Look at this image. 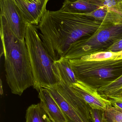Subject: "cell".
<instances>
[{"mask_svg": "<svg viewBox=\"0 0 122 122\" xmlns=\"http://www.w3.org/2000/svg\"><path fill=\"white\" fill-rule=\"evenodd\" d=\"M104 23L86 14L47 10L37 28L44 46L56 61L64 57L71 44L92 35Z\"/></svg>", "mask_w": 122, "mask_h": 122, "instance_id": "cell-1", "label": "cell"}, {"mask_svg": "<svg viewBox=\"0 0 122 122\" xmlns=\"http://www.w3.org/2000/svg\"><path fill=\"white\" fill-rule=\"evenodd\" d=\"M1 55L4 57L6 82L11 93L21 96L33 86V79L25 40H20L5 25L0 24Z\"/></svg>", "mask_w": 122, "mask_h": 122, "instance_id": "cell-2", "label": "cell"}, {"mask_svg": "<svg viewBox=\"0 0 122 122\" xmlns=\"http://www.w3.org/2000/svg\"><path fill=\"white\" fill-rule=\"evenodd\" d=\"M37 26L28 24L25 40L29 55L34 89L53 88L60 82L54 61L44 46Z\"/></svg>", "mask_w": 122, "mask_h": 122, "instance_id": "cell-3", "label": "cell"}, {"mask_svg": "<svg viewBox=\"0 0 122 122\" xmlns=\"http://www.w3.org/2000/svg\"><path fill=\"white\" fill-rule=\"evenodd\" d=\"M77 81L98 90L122 75V59L101 61L69 59Z\"/></svg>", "mask_w": 122, "mask_h": 122, "instance_id": "cell-4", "label": "cell"}, {"mask_svg": "<svg viewBox=\"0 0 122 122\" xmlns=\"http://www.w3.org/2000/svg\"><path fill=\"white\" fill-rule=\"evenodd\" d=\"M122 38V24L104 23L94 34L79 39L71 44L64 57L77 59L90 54L106 51L115 41Z\"/></svg>", "mask_w": 122, "mask_h": 122, "instance_id": "cell-5", "label": "cell"}, {"mask_svg": "<svg viewBox=\"0 0 122 122\" xmlns=\"http://www.w3.org/2000/svg\"><path fill=\"white\" fill-rule=\"evenodd\" d=\"M0 19L18 38L25 40L28 24L12 0H0Z\"/></svg>", "mask_w": 122, "mask_h": 122, "instance_id": "cell-6", "label": "cell"}, {"mask_svg": "<svg viewBox=\"0 0 122 122\" xmlns=\"http://www.w3.org/2000/svg\"><path fill=\"white\" fill-rule=\"evenodd\" d=\"M69 87L92 109L105 110L107 106L112 105L109 100L102 97L96 89L84 82L77 81L76 83L70 85Z\"/></svg>", "mask_w": 122, "mask_h": 122, "instance_id": "cell-7", "label": "cell"}, {"mask_svg": "<svg viewBox=\"0 0 122 122\" xmlns=\"http://www.w3.org/2000/svg\"><path fill=\"white\" fill-rule=\"evenodd\" d=\"M28 24L38 26L46 11L49 0L36 3L31 0H12Z\"/></svg>", "mask_w": 122, "mask_h": 122, "instance_id": "cell-8", "label": "cell"}, {"mask_svg": "<svg viewBox=\"0 0 122 122\" xmlns=\"http://www.w3.org/2000/svg\"><path fill=\"white\" fill-rule=\"evenodd\" d=\"M53 88L57 90L85 122H92L90 113L91 108L72 91L69 86L61 81Z\"/></svg>", "mask_w": 122, "mask_h": 122, "instance_id": "cell-9", "label": "cell"}, {"mask_svg": "<svg viewBox=\"0 0 122 122\" xmlns=\"http://www.w3.org/2000/svg\"><path fill=\"white\" fill-rule=\"evenodd\" d=\"M40 103L48 117L54 122H67L58 105L48 89L42 88L38 92Z\"/></svg>", "mask_w": 122, "mask_h": 122, "instance_id": "cell-10", "label": "cell"}, {"mask_svg": "<svg viewBox=\"0 0 122 122\" xmlns=\"http://www.w3.org/2000/svg\"><path fill=\"white\" fill-rule=\"evenodd\" d=\"M54 64L60 79V82H62L69 86L77 82L69 59L63 57L54 61Z\"/></svg>", "mask_w": 122, "mask_h": 122, "instance_id": "cell-11", "label": "cell"}, {"mask_svg": "<svg viewBox=\"0 0 122 122\" xmlns=\"http://www.w3.org/2000/svg\"><path fill=\"white\" fill-rule=\"evenodd\" d=\"M100 7L83 0H64L61 10L63 11L79 14H87Z\"/></svg>", "mask_w": 122, "mask_h": 122, "instance_id": "cell-12", "label": "cell"}, {"mask_svg": "<svg viewBox=\"0 0 122 122\" xmlns=\"http://www.w3.org/2000/svg\"><path fill=\"white\" fill-rule=\"evenodd\" d=\"M85 14L91 16L105 23L114 25L122 24V15L103 8H99L91 13Z\"/></svg>", "mask_w": 122, "mask_h": 122, "instance_id": "cell-13", "label": "cell"}, {"mask_svg": "<svg viewBox=\"0 0 122 122\" xmlns=\"http://www.w3.org/2000/svg\"><path fill=\"white\" fill-rule=\"evenodd\" d=\"M47 117L40 103L32 104L27 110L26 122H46Z\"/></svg>", "mask_w": 122, "mask_h": 122, "instance_id": "cell-14", "label": "cell"}, {"mask_svg": "<svg viewBox=\"0 0 122 122\" xmlns=\"http://www.w3.org/2000/svg\"><path fill=\"white\" fill-rule=\"evenodd\" d=\"M100 8L115 11L122 15V0H83Z\"/></svg>", "mask_w": 122, "mask_h": 122, "instance_id": "cell-15", "label": "cell"}, {"mask_svg": "<svg viewBox=\"0 0 122 122\" xmlns=\"http://www.w3.org/2000/svg\"><path fill=\"white\" fill-rule=\"evenodd\" d=\"M122 88V75L108 85L98 90L99 94L104 98L108 99L114 96Z\"/></svg>", "mask_w": 122, "mask_h": 122, "instance_id": "cell-16", "label": "cell"}, {"mask_svg": "<svg viewBox=\"0 0 122 122\" xmlns=\"http://www.w3.org/2000/svg\"><path fill=\"white\" fill-rule=\"evenodd\" d=\"M118 54L119 53L109 51H101L84 56L80 58L84 61H101L115 59L118 56Z\"/></svg>", "mask_w": 122, "mask_h": 122, "instance_id": "cell-17", "label": "cell"}, {"mask_svg": "<svg viewBox=\"0 0 122 122\" xmlns=\"http://www.w3.org/2000/svg\"><path fill=\"white\" fill-rule=\"evenodd\" d=\"M107 122H122V109L112 105L107 106L104 111Z\"/></svg>", "mask_w": 122, "mask_h": 122, "instance_id": "cell-18", "label": "cell"}, {"mask_svg": "<svg viewBox=\"0 0 122 122\" xmlns=\"http://www.w3.org/2000/svg\"><path fill=\"white\" fill-rule=\"evenodd\" d=\"M104 110L91 108L90 113L92 122H107L105 116Z\"/></svg>", "mask_w": 122, "mask_h": 122, "instance_id": "cell-19", "label": "cell"}, {"mask_svg": "<svg viewBox=\"0 0 122 122\" xmlns=\"http://www.w3.org/2000/svg\"><path fill=\"white\" fill-rule=\"evenodd\" d=\"M106 51L116 53L122 51V38L115 41Z\"/></svg>", "mask_w": 122, "mask_h": 122, "instance_id": "cell-20", "label": "cell"}, {"mask_svg": "<svg viewBox=\"0 0 122 122\" xmlns=\"http://www.w3.org/2000/svg\"><path fill=\"white\" fill-rule=\"evenodd\" d=\"M108 99L110 100L112 106L122 109V96L111 97Z\"/></svg>", "mask_w": 122, "mask_h": 122, "instance_id": "cell-21", "label": "cell"}, {"mask_svg": "<svg viewBox=\"0 0 122 122\" xmlns=\"http://www.w3.org/2000/svg\"><path fill=\"white\" fill-rule=\"evenodd\" d=\"M122 96V89L119 90L117 93L113 97H116V96Z\"/></svg>", "mask_w": 122, "mask_h": 122, "instance_id": "cell-22", "label": "cell"}, {"mask_svg": "<svg viewBox=\"0 0 122 122\" xmlns=\"http://www.w3.org/2000/svg\"><path fill=\"white\" fill-rule=\"evenodd\" d=\"M122 59V51L119 52L118 56L115 59Z\"/></svg>", "mask_w": 122, "mask_h": 122, "instance_id": "cell-23", "label": "cell"}, {"mask_svg": "<svg viewBox=\"0 0 122 122\" xmlns=\"http://www.w3.org/2000/svg\"><path fill=\"white\" fill-rule=\"evenodd\" d=\"M46 122H54L51 119H50L48 117H47L46 120Z\"/></svg>", "mask_w": 122, "mask_h": 122, "instance_id": "cell-24", "label": "cell"}, {"mask_svg": "<svg viewBox=\"0 0 122 122\" xmlns=\"http://www.w3.org/2000/svg\"><path fill=\"white\" fill-rule=\"evenodd\" d=\"M31 0L33 2H36V3H38V2H40L41 0Z\"/></svg>", "mask_w": 122, "mask_h": 122, "instance_id": "cell-25", "label": "cell"}]
</instances>
